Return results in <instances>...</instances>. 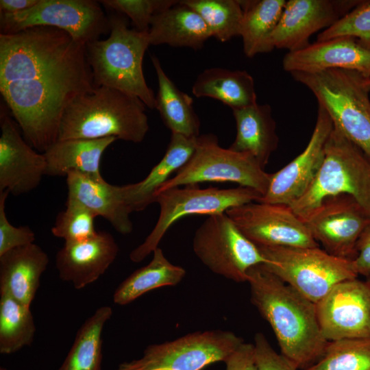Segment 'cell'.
Here are the masks:
<instances>
[{"instance_id": "obj_1", "label": "cell", "mask_w": 370, "mask_h": 370, "mask_svg": "<svg viewBox=\"0 0 370 370\" xmlns=\"http://www.w3.org/2000/svg\"><path fill=\"white\" fill-rule=\"evenodd\" d=\"M95 87L86 45L66 32L37 26L0 34V92L36 151L58 140L66 109Z\"/></svg>"}, {"instance_id": "obj_2", "label": "cell", "mask_w": 370, "mask_h": 370, "mask_svg": "<svg viewBox=\"0 0 370 370\" xmlns=\"http://www.w3.org/2000/svg\"><path fill=\"white\" fill-rule=\"evenodd\" d=\"M247 282L251 302L270 325L281 354L297 369H306L317 362L328 341L319 326L316 304L262 264L248 271Z\"/></svg>"}, {"instance_id": "obj_3", "label": "cell", "mask_w": 370, "mask_h": 370, "mask_svg": "<svg viewBox=\"0 0 370 370\" xmlns=\"http://www.w3.org/2000/svg\"><path fill=\"white\" fill-rule=\"evenodd\" d=\"M145 105L138 97L107 86H95L66 109L58 140L115 137L142 142L149 131Z\"/></svg>"}, {"instance_id": "obj_4", "label": "cell", "mask_w": 370, "mask_h": 370, "mask_svg": "<svg viewBox=\"0 0 370 370\" xmlns=\"http://www.w3.org/2000/svg\"><path fill=\"white\" fill-rule=\"evenodd\" d=\"M110 18L106 39L86 45L95 86H107L138 97L146 107H156V96L145 81L143 60L150 45L148 32L130 29L125 18Z\"/></svg>"}, {"instance_id": "obj_5", "label": "cell", "mask_w": 370, "mask_h": 370, "mask_svg": "<svg viewBox=\"0 0 370 370\" xmlns=\"http://www.w3.org/2000/svg\"><path fill=\"white\" fill-rule=\"evenodd\" d=\"M290 74L313 93L334 127L370 158V100L364 77L345 69Z\"/></svg>"}, {"instance_id": "obj_6", "label": "cell", "mask_w": 370, "mask_h": 370, "mask_svg": "<svg viewBox=\"0 0 370 370\" xmlns=\"http://www.w3.org/2000/svg\"><path fill=\"white\" fill-rule=\"evenodd\" d=\"M341 194L353 197L370 216V158L334 127L317 177L290 206L304 221L325 198Z\"/></svg>"}, {"instance_id": "obj_7", "label": "cell", "mask_w": 370, "mask_h": 370, "mask_svg": "<svg viewBox=\"0 0 370 370\" xmlns=\"http://www.w3.org/2000/svg\"><path fill=\"white\" fill-rule=\"evenodd\" d=\"M271 173L251 154L221 147L213 134L199 135L188 162L162 184L155 195L173 188L200 182H234L240 186L267 193ZM154 195V197H155Z\"/></svg>"}, {"instance_id": "obj_8", "label": "cell", "mask_w": 370, "mask_h": 370, "mask_svg": "<svg viewBox=\"0 0 370 370\" xmlns=\"http://www.w3.org/2000/svg\"><path fill=\"white\" fill-rule=\"evenodd\" d=\"M258 247L267 270L314 304L338 283L358 278L352 260L332 256L319 247Z\"/></svg>"}, {"instance_id": "obj_9", "label": "cell", "mask_w": 370, "mask_h": 370, "mask_svg": "<svg viewBox=\"0 0 370 370\" xmlns=\"http://www.w3.org/2000/svg\"><path fill=\"white\" fill-rule=\"evenodd\" d=\"M262 197L258 191L244 186L233 188L209 187L198 184L175 187L155 195L154 202L160 206L158 219L145 241L130 254L133 262H140L158 247L169 229L180 219L192 214L213 215Z\"/></svg>"}, {"instance_id": "obj_10", "label": "cell", "mask_w": 370, "mask_h": 370, "mask_svg": "<svg viewBox=\"0 0 370 370\" xmlns=\"http://www.w3.org/2000/svg\"><path fill=\"white\" fill-rule=\"evenodd\" d=\"M243 343L230 331H197L149 345L140 358L123 362L114 370H202L224 362Z\"/></svg>"}, {"instance_id": "obj_11", "label": "cell", "mask_w": 370, "mask_h": 370, "mask_svg": "<svg viewBox=\"0 0 370 370\" xmlns=\"http://www.w3.org/2000/svg\"><path fill=\"white\" fill-rule=\"evenodd\" d=\"M193 249L212 272L236 282H247L248 271L267 262L226 213L206 218L195 232Z\"/></svg>"}, {"instance_id": "obj_12", "label": "cell", "mask_w": 370, "mask_h": 370, "mask_svg": "<svg viewBox=\"0 0 370 370\" xmlns=\"http://www.w3.org/2000/svg\"><path fill=\"white\" fill-rule=\"evenodd\" d=\"M37 26L64 30L85 45L110 32V18L99 1L93 0H38L23 12L0 14L1 34Z\"/></svg>"}, {"instance_id": "obj_13", "label": "cell", "mask_w": 370, "mask_h": 370, "mask_svg": "<svg viewBox=\"0 0 370 370\" xmlns=\"http://www.w3.org/2000/svg\"><path fill=\"white\" fill-rule=\"evenodd\" d=\"M225 213L256 246L319 247L306 223L289 206L251 201Z\"/></svg>"}, {"instance_id": "obj_14", "label": "cell", "mask_w": 370, "mask_h": 370, "mask_svg": "<svg viewBox=\"0 0 370 370\" xmlns=\"http://www.w3.org/2000/svg\"><path fill=\"white\" fill-rule=\"evenodd\" d=\"M312 236L330 254L353 260L356 243L370 216L347 195L325 198L304 220Z\"/></svg>"}, {"instance_id": "obj_15", "label": "cell", "mask_w": 370, "mask_h": 370, "mask_svg": "<svg viewBox=\"0 0 370 370\" xmlns=\"http://www.w3.org/2000/svg\"><path fill=\"white\" fill-rule=\"evenodd\" d=\"M326 341L370 338V286L356 278L336 284L316 304Z\"/></svg>"}, {"instance_id": "obj_16", "label": "cell", "mask_w": 370, "mask_h": 370, "mask_svg": "<svg viewBox=\"0 0 370 370\" xmlns=\"http://www.w3.org/2000/svg\"><path fill=\"white\" fill-rule=\"evenodd\" d=\"M333 127L331 118L318 105L315 126L306 148L284 167L271 173L268 190L258 201L290 206L301 197L321 169Z\"/></svg>"}, {"instance_id": "obj_17", "label": "cell", "mask_w": 370, "mask_h": 370, "mask_svg": "<svg viewBox=\"0 0 370 370\" xmlns=\"http://www.w3.org/2000/svg\"><path fill=\"white\" fill-rule=\"evenodd\" d=\"M362 1H286L279 23L271 36L272 45L274 49H286L288 52L300 50L310 43L309 39L312 34L330 27Z\"/></svg>"}, {"instance_id": "obj_18", "label": "cell", "mask_w": 370, "mask_h": 370, "mask_svg": "<svg viewBox=\"0 0 370 370\" xmlns=\"http://www.w3.org/2000/svg\"><path fill=\"white\" fill-rule=\"evenodd\" d=\"M0 126V192L15 196L27 193L36 188L46 175L45 156L23 138L2 109Z\"/></svg>"}, {"instance_id": "obj_19", "label": "cell", "mask_w": 370, "mask_h": 370, "mask_svg": "<svg viewBox=\"0 0 370 370\" xmlns=\"http://www.w3.org/2000/svg\"><path fill=\"white\" fill-rule=\"evenodd\" d=\"M282 66L290 73L345 69L367 78L370 77V49L352 37L316 40L300 50L288 52Z\"/></svg>"}, {"instance_id": "obj_20", "label": "cell", "mask_w": 370, "mask_h": 370, "mask_svg": "<svg viewBox=\"0 0 370 370\" xmlns=\"http://www.w3.org/2000/svg\"><path fill=\"white\" fill-rule=\"evenodd\" d=\"M119 247L113 236L98 232L93 237L64 243L57 252L56 267L60 278L82 289L98 280L118 256Z\"/></svg>"}, {"instance_id": "obj_21", "label": "cell", "mask_w": 370, "mask_h": 370, "mask_svg": "<svg viewBox=\"0 0 370 370\" xmlns=\"http://www.w3.org/2000/svg\"><path fill=\"white\" fill-rule=\"evenodd\" d=\"M66 177L68 200L81 204L97 217L104 218L123 235L132 232V212L127 201L124 185H113L103 177L78 172H71Z\"/></svg>"}, {"instance_id": "obj_22", "label": "cell", "mask_w": 370, "mask_h": 370, "mask_svg": "<svg viewBox=\"0 0 370 370\" xmlns=\"http://www.w3.org/2000/svg\"><path fill=\"white\" fill-rule=\"evenodd\" d=\"M49 262L47 254L32 243L0 256V294L29 306Z\"/></svg>"}, {"instance_id": "obj_23", "label": "cell", "mask_w": 370, "mask_h": 370, "mask_svg": "<svg viewBox=\"0 0 370 370\" xmlns=\"http://www.w3.org/2000/svg\"><path fill=\"white\" fill-rule=\"evenodd\" d=\"M212 36L201 16L179 1L176 5L156 13L152 18L148 38L150 45L201 49Z\"/></svg>"}, {"instance_id": "obj_24", "label": "cell", "mask_w": 370, "mask_h": 370, "mask_svg": "<svg viewBox=\"0 0 370 370\" xmlns=\"http://www.w3.org/2000/svg\"><path fill=\"white\" fill-rule=\"evenodd\" d=\"M232 114L236 121V136L229 148L251 154L264 168L279 143L271 106L256 103L233 109Z\"/></svg>"}, {"instance_id": "obj_25", "label": "cell", "mask_w": 370, "mask_h": 370, "mask_svg": "<svg viewBox=\"0 0 370 370\" xmlns=\"http://www.w3.org/2000/svg\"><path fill=\"white\" fill-rule=\"evenodd\" d=\"M115 137L98 139L58 140L43 154L46 175L66 176L71 172L102 177L100 164L103 153Z\"/></svg>"}, {"instance_id": "obj_26", "label": "cell", "mask_w": 370, "mask_h": 370, "mask_svg": "<svg viewBox=\"0 0 370 370\" xmlns=\"http://www.w3.org/2000/svg\"><path fill=\"white\" fill-rule=\"evenodd\" d=\"M197 137L171 133L164 156L149 174L138 182L124 185L127 204L132 212L143 210L154 202V195L158 189L193 155Z\"/></svg>"}, {"instance_id": "obj_27", "label": "cell", "mask_w": 370, "mask_h": 370, "mask_svg": "<svg viewBox=\"0 0 370 370\" xmlns=\"http://www.w3.org/2000/svg\"><path fill=\"white\" fill-rule=\"evenodd\" d=\"M192 92L197 97L217 99L232 110L257 103L254 79L244 70L206 69L197 75Z\"/></svg>"}, {"instance_id": "obj_28", "label": "cell", "mask_w": 370, "mask_h": 370, "mask_svg": "<svg viewBox=\"0 0 370 370\" xmlns=\"http://www.w3.org/2000/svg\"><path fill=\"white\" fill-rule=\"evenodd\" d=\"M158 83L156 107L164 125L171 133L197 137L200 121L193 106V99L180 90L166 75L158 58L151 57Z\"/></svg>"}, {"instance_id": "obj_29", "label": "cell", "mask_w": 370, "mask_h": 370, "mask_svg": "<svg viewBox=\"0 0 370 370\" xmlns=\"http://www.w3.org/2000/svg\"><path fill=\"white\" fill-rule=\"evenodd\" d=\"M243 18L240 36L243 39V52L248 58L274 49L271 36L276 28L286 1H240Z\"/></svg>"}, {"instance_id": "obj_30", "label": "cell", "mask_w": 370, "mask_h": 370, "mask_svg": "<svg viewBox=\"0 0 370 370\" xmlns=\"http://www.w3.org/2000/svg\"><path fill=\"white\" fill-rule=\"evenodd\" d=\"M151 261L125 278L113 294L114 304L127 305L143 294L163 286L178 284L185 277L186 270L172 264L160 247L153 251Z\"/></svg>"}, {"instance_id": "obj_31", "label": "cell", "mask_w": 370, "mask_h": 370, "mask_svg": "<svg viewBox=\"0 0 370 370\" xmlns=\"http://www.w3.org/2000/svg\"><path fill=\"white\" fill-rule=\"evenodd\" d=\"M112 313L110 306H100L83 323L58 370H101L102 332Z\"/></svg>"}, {"instance_id": "obj_32", "label": "cell", "mask_w": 370, "mask_h": 370, "mask_svg": "<svg viewBox=\"0 0 370 370\" xmlns=\"http://www.w3.org/2000/svg\"><path fill=\"white\" fill-rule=\"evenodd\" d=\"M35 332L30 307L0 294V353L11 354L31 345Z\"/></svg>"}, {"instance_id": "obj_33", "label": "cell", "mask_w": 370, "mask_h": 370, "mask_svg": "<svg viewBox=\"0 0 370 370\" xmlns=\"http://www.w3.org/2000/svg\"><path fill=\"white\" fill-rule=\"evenodd\" d=\"M180 2L197 12L212 36L224 42L240 36L243 9L239 0H182Z\"/></svg>"}, {"instance_id": "obj_34", "label": "cell", "mask_w": 370, "mask_h": 370, "mask_svg": "<svg viewBox=\"0 0 370 370\" xmlns=\"http://www.w3.org/2000/svg\"><path fill=\"white\" fill-rule=\"evenodd\" d=\"M304 370H370V338L329 341L321 357Z\"/></svg>"}, {"instance_id": "obj_35", "label": "cell", "mask_w": 370, "mask_h": 370, "mask_svg": "<svg viewBox=\"0 0 370 370\" xmlns=\"http://www.w3.org/2000/svg\"><path fill=\"white\" fill-rule=\"evenodd\" d=\"M96 215L81 204L66 199V208L58 213L51 227L52 234L64 243L79 242L95 236Z\"/></svg>"}, {"instance_id": "obj_36", "label": "cell", "mask_w": 370, "mask_h": 370, "mask_svg": "<svg viewBox=\"0 0 370 370\" xmlns=\"http://www.w3.org/2000/svg\"><path fill=\"white\" fill-rule=\"evenodd\" d=\"M352 37L370 49V1H362L330 27L322 30L317 40Z\"/></svg>"}, {"instance_id": "obj_37", "label": "cell", "mask_w": 370, "mask_h": 370, "mask_svg": "<svg viewBox=\"0 0 370 370\" xmlns=\"http://www.w3.org/2000/svg\"><path fill=\"white\" fill-rule=\"evenodd\" d=\"M175 0H102L105 7L128 16L136 29L148 32L153 16L177 3Z\"/></svg>"}, {"instance_id": "obj_38", "label": "cell", "mask_w": 370, "mask_h": 370, "mask_svg": "<svg viewBox=\"0 0 370 370\" xmlns=\"http://www.w3.org/2000/svg\"><path fill=\"white\" fill-rule=\"evenodd\" d=\"M10 193L0 192V256L22 246L34 243L36 235L28 226L15 227L8 221L5 201Z\"/></svg>"}, {"instance_id": "obj_39", "label": "cell", "mask_w": 370, "mask_h": 370, "mask_svg": "<svg viewBox=\"0 0 370 370\" xmlns=\"http://www.w3.org/2000/svg\"><path fill=\"white\" fill-rule=\"evenodd\" d=\"M254 352L259 370H297L285 356L276 352L262 333L254 336Z\"/></svg>"}, {"instance_id": "obj_40", "label": "cell", "mask_w": 370, "mask_h": 370, "mask_svg": "<svg viewBox=\"0 0 370 370\" xmlns=\"http://www.w3.org/2000/svg\"><path fill=\"white\" fill-rule=\"evenodd\" d=\"M224 362L225 370H259L252 343H242Z\"/></svg>"}, {"instance_id": "obj_41", "label": "cell", "mask_w": 370, "mask_h": 370, "mask_svg": "<svg viewBox=\"0 0 370 370\" xmlns=\"http://www.w3.org/2000/svg\"><path fill=\"white\" fill-rule=\"evenodd\" d=\"M356 256L352 260L354 268L358 275L370 277V223L358 238Z\"/></svg>"}, {"instance_id": "obj_42", "label": "cell", "mask_w": 370, "mask_h": 370, "mask_svg": "<svg viewBox=\"0 0 370 370\" xmlns=\"http://www.w3.org/2000/svg\"><path fill=\"white\" fill-rule=\"evenodd\" d=\"M38 1V0H1V13H18L33 7Z\"/></svg>"}, {"instance_id": "obj_43", "label": "cell", "mask_w": 370, "mask_h": 370, "mask_svg": "<svg viewBox=\"0 0 370 370\" xmlns=\"http://www.w3.org/2000/svg\"><path fill=\"white\" fill-rule=\"evenodd\" d=\"M363 84L366 90L369 92H370V77H363Z\"/></svg>"}, {"instance_id": "obj_44", "label": "cell", "mask_w": 370, "mask_h": 370, "mask_svg": "<svg viewBox=\"0 0 370 370\" xmlns=\"http://www.w3.org/2000/svg\"><path fill=\"white\" fill-rule=\"evenodd\" d=\"M367 283L369 284V285L370 286V277L368 278L367 279Z\"/></svg>"}, {"instance_id": "obj_45", "label": "cell", "mask_w": 370, "mask_h": 370, "mask_svg": "<svg viewBox=\"0 0 370 370\" xmlns=\"http://www.w3.org/2000/svg\"><path fill=\"white\" fill-rule=\"evenodd\" d=\"M0 370H8V369H5V367H0Z\"/></svg>"}]
</instances>
